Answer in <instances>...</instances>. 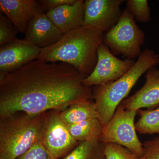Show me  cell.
<instances>
[{"mask_svg":"<svg viewBox=\"0 0 159 159\" xmlns=\"http://www.w3.org/2000/svg\"><path fill=\"white\" fill-rule=\"evenodd\" d=\"M84 77L66 63L36 59L0 78V118L17 112L61 111L93 99Z\"/></svg>","mask_w":159,"mask_h":159,"instance_id":"cell-1","label":"cell"},{"mask_svg":"<svg viewBox=\"0 0 159 159\" xmlns=\"http://www.w3.org/2000/svg\"><path fill=\"white\" fill-rule=\"evenodd\" d=\"M104 35L102 31L89 26H81L64 34L53 45L42 49L38 59L69 64L85 78L97 65V51L103 43Z\"/></svg>","mask_w":159,"mask_h":159,"instance_id":"cell-2","label":"cell"},{"mask_svg":"<svg viewBox=\"0 0 159 159\" xmlns=\"http://www.w3.org/2000/svg\"><path fill=\"white\" fill-rule=\"evenodd\" d=\"M159 64V55L152 49H145L124 76L116 81L92 88L98 119L102 126L111 119L118 107L127 97L139 78Z\"/></svg>","mask_w":159,"mask_h":159,"instance_id":"cell-3","label":"cell"},{"mask_svg":"<svg viewBox=\"0 0 159 159\" xmlns=\"http://www.w3.org/2000/svg\"><path fill=\"white\" fill-rule=\"evenodd\" d=\"M47 113L0 118V159H16L41 141Z\"/></svg>","mask_w":159,"mask_h":159,"instance_id":"cell-4","label":"cell"},{"mask_svg":"<svg viewBox=\"0 0 159 159\" xmlns=\"http://www.w3.org/2000/svg\"><path fill=\"white\" fill-rule=\"evenodd\" d=\"M136 22L125 8L117 25L104 33L103 43L115 56L122 55L127 59H134L142 54L145 34Z\"/></svg>","mask_w":159,"mask_h":159,"instance_id":"cell-5","label":"cell"},{"mask_svg":"<svg viewBox=\"0 0 159 159\" xmlns=\"http://www.w3.org/2000/svg\"><path fill=\"white\" fill-rule=\"evenodd\" d=\"M137 111H128L120 103L111 119L102 126L99 139L104 144L114 143L128 148L139 157L145 152L137 136L134 119Z\"/></svg>","mask_w":159,"mask_h":159,"instance_id":"cell-6","label":"cell"},{"mask_svg":"<svg viewBox=\"0 0 159 159\" xmlns=\"http://www.w3.org/2000/svg\"><path fill=\"white\" fill-rule=\"evenodd\" d=\"M59 112L56 110L47 112L41 140L43 146L53 159L63 157L80 143L71 136Z\"/></svg>","mask_w":159,"mask_h":159,"instance_id":"cell-7","label":"cell"},{"mask_svg":"<svg viewBox=\"0 0 159 159\" xmlns=\"http://www.w3.org/2000/svg\"><path fill=\"white\" fill-rule=\"evenodd\" d=\"M97 52V65L92 74L83 80L85 86L92 88L116 81L126 74L136 62L134 59H119L103 43L99 46Z\"/></svg>","mask_w":159,"mask_h":159,"instance_id":"cell-8","label":"cell"},{"mask_svg":"<svg viewBox=\"0 0 159 159\" xmlns=\"http://www.w3.org/2000/svg\"><path fill=\"white\" fill-rule=\"evenodd\" d=\"M124 0H86L84 1L83 25L105 33L117 25L122 14Z\"/></svg>","mask_w":159,"mask_h":159,"instance_id":"cell-9","label":"cell"},{"mask_svg":"<svg viewBox=\"0 0 159 159\" xmlns=\"http://www.w3.org/2000/svg\"><path fill=\"white\" fill-rule=\"evenodd\" d=\"M41 48L26 40L16 39L0 47V78L38 59Z\"/></svg>","mask_w":159,"mask_h":159,"instance_id":"cell-10","label":"cell"},{"mask_svg":"<svg viewBox=\"0 0 159 159\" xmlns=\"http://www.w3.org/2000/svg\"><path fill=\"white\" fill-rule=\"evenodd\" d=\"M145 79L142 88L120 103L126 110L153 109L159 105V69L156 66L149 69L146 73Z\"/></svg>","mask_w":159,"mask_h":159,"instance_id":"cell-11","label":"cell"},{"mask_svg":"<svg viewBox=\"0 0 159 159\" xmlns=\"http://www.w3.org/2000/svg\"><path fill=\"white\" fill-rule=\"evenodd\" d=\"M25 33V39L41 49L56 43L64 34L44 13L31 20Z\"/></svg>","mask_w":159,"mask_h":159,"instance_id":"cell-12","label":"cell"},{"mask_svg":"<svg viewBox=\"0 0 159 159\" xmlns=\"http://www.w3.org/2000/svg\"><path fill=\"white\" fill-rule=\"evenodd\" d=\"M0 11L21 33L25 32L29 22L34 16L45 13L38 1L34 0H1Z\"/></svg>","mask_w":159,"mask_h":159,"instance_id":"cell-13","label":"cell"},{"mask_svg":"<svg viewBox=\"0 0 159 159\" xmlns=\"http://www.w3.org/2000/svg\"><path fill=\"white\" fill-rule=\"evenodd\" d=\"M51 21L64 34L83 26L84 1L77 0L73 5H64L46 12Z\"/></svg>","mask_w":159,"mask_h":159,"instance_id":"cell-14","label":"cell"},{"mask_svg":"<svg viewBox=\"0 0 159 159\" xmlns=\"http://www.w3.org/2000/svg\"><path fill=\"white\" fill-rule=\"evenodd\" d=\"M60 116L66 125L76 124L85 120L98 119L97 107L93 100L74 103L60 111Z\"/></svg>","mask_w":159,"mask_h":159,"instance_id":"cell-15","label":"cell"},{"mask_svg":"<svg viewBox=\"0 0 159 159\" xmlns=\"http://www.w3.org/2000/svg\"><path fill=\"white\" fill-rule=\"evenodd\" d=\"M60 159H106L104 143L99 138L80 142L76 148Z\"/></svg>","mask_w":159,"mask_h":159,"instance_id":"cell-16","label":"cell"},{"mask_svg":"<svg viewBox=\"0 0 159 159\" xmlns=\"http://www.w3.org/2000/svg\"><path fill=\"white\" fill-rule=\"evenodd\" d=\"M69 132L75 140L79 142L99 138L102 126L98 119H92L67 125Z\"/></svg>","mask_w":159,"mask_h":159,"instance_id":"cell-17","label":"cell"},{"mask_svg":"<svg viewBox=\"0 0 159 159\" xmlns=\"http://www.w3.org/2000/svg\"><path fill=\"white\" fill-rule=\"evenodd\" d=\"M140 119L135 123L140 134H159V107L155 109L139 110Z\"/></svg>","mask_w":159,"mask_h":159,"instance_id":"cell-18","label":"cell"},{"mask_svg":"<svg viewBox=\"0 0 159 159\" xmlns=\"http://www.w3.org/2000/svg\"><path fill=\"white\" fill-rule=\"evenodd\" d=\"M126 3V9L136 21L146 23L150 21L151 9L147 0H128Z\"/></svg>","mask_w":159,"mask_h":159,"instance_id":"cell-19","label":"cell"},{"mask_svg":"<svg viewBox=\"0 0 159 159\" xmlns=\"http://www.w3.org/2000/svg\"><path fill=\"white\" fill-rule=\"evenodd\" d=\"M19 31L9 18L0 14V45L11 42L17 39Z\"/></svg>","mask_w":159,"mask_h":159,"instance_id":"cell-20","label":"cell"},{"mask_svg":"<svg viewBox=\"0 0 159 159\" xmlns=\"http://www.w3.org/2000/svg\"><path fill=\"white\" fill-rule=\"evenodd\" d=\"M104 153L106 159H140L128 148L114 143L104 144Z\"/></svg>","mask_w":159,"mask_h":159,"instance_id":"cell-21","label":"cell"},{"mask_svg":"<svg viewBox=\"0 0 159 159\" xmlns=\"http://www.w3.org/2000/svg\"><path fill=\"white\" fill-rule=\"evenodd\" d=\"M16 159H53L43 147L41 141L36 142L25 153Z\"/></svg>","mask_w":159,"mask_h":159,"instance_id":"cell-22","label":"cell"},{"mask_svg":"<svg viewBox=\"0 0 159 159\" xmlns=\"http://www.w3.org/2000/svg\"><path fill=\"white\" fill-rule=\"evenodd\" d=\"M145 152L140 159H159V138L144 142Z\"/></svg>","mask_w":159,"mask_h":159,"instance_id":"cell-23","label":"cell"},{"mask_svg":"<svg viewBox=\"0 0 159 159\" xmlns=\"http://www.w3.org/2000/svg\"><path fill=\"white\" fill-rule=\"evenodd\" d=\"M77 0H41L37 1L44 13L64 5H73Z\"/></svg>","mask_w":159,"mask_h":159,"instance_id":"cell-24","label":"cell"},{"mask_svg":"<svg viewBox=\"0 0 159 159\" xmlns=\"http://www.w3.org/2000/svg\"></svg>","mask_w":159,"mask_h":159,"instance_id":"cell-25","label":"cell"}]
</instances>
